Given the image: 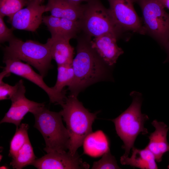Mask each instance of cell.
Segmentation results:
<instances>
[{
    "instance_id": "obj_1",
    "label": "cell",
    "mask_w": 169,
    "mask_h": 169,
    "mask_svg": "<svg viewBox=\"0 0 169 169\" xmlns=\"http://www.w3.org/2000/svg\"><path fill=\"white\" fill-rule=\"evenodd\" d=\"M91 40V37L85 34L78 38L76 55L72 64L74 77L68 87L70 95L77 96L90 85L110 79V67L92 48Z\"/></svg>"
},
{
    "instance_id": "obj_2",
    "label": "cell",
    "mask_w": 169,
    "mask_h": 169,
    "mask_svg": "<svg viewBox=\"0 0 169 169\" xmlns=\"http://www.w3.org/2000/svg\"><path fill=\"white\" fill-rule=\"evenodd\" d=\"M76 96L70 95L61 105L60 111L69 135L68 151L74 155L92 132V125L97 112H90Z\"/></svg>"
},
{
    "instance_id": "obj_3",
    "label": "cell",
    "mask_w": 169,
    "mask_h": 169,
    "mask_svg": "<svg viewBox=\"0 0 169 169\" xmlns=\"http://www.w3.org/2000/svg\"><path fill=\"white\" fill-rule=\"evenodd\" d=\"M4 49L3 59L25 61L36 68L44 77L52 67L51 42L49 38L45 44L32 40L23 41L15 37Z\"/></svg>"
},
{
    "instance_id": "obj_4",
    "label": "cell",
    "mask_w": 169,
    "mask_h": 169,
    "mask_svg": "<svg viewBox=\"0 0 169 169\" xmlns=\"http://www.w3.org/2000/svg\"><path fill=\"white\" fill-rule=\"evenodd\" d=\"M130 95L133 99L131 104L118 117L112 120L117 134L124 143L122 147L125 150L123 155L125 156H128L137 136L140 134L145 135L148 133L144 125L149 117L141 111L142 95L133 91Z\"/></svg>"
},
{
    "instance_id": "obj_5",
    "label": "cell",
    "mask_w": 169,
    "mask_h": 169,
    "mask_svg": "<svg viewBox=\"0 0 169 169\" xmlns=\"http://www.w3.org/2000/svg\"><path fill=\"white\" fill-rule=\"evenodd\" d=\"M33 115L34 127L42 134L45 142V151L63 152L68 150L69 135L60 112L51 111L44 106Z\"/></svg>"
},
{
    "instance_id": "obj_6",
    "label": "cell",
    "mask_w": 169,
    "mask_h": 169,
    "mask_svg": "<svg viewBox=\"0 0 169 169\" xmlns=\"http://www.w3.org/2000/svg\"><path fill=\"white\" fill-rule=\"evenodd\" d=\"M82 30L86 35L97 37L111 33L118 37L121 32L116 26L109 9L100 0H91L85 4L79 20Z\"/></svg>"
},
{
    "instance_id": "obj_7",
    "label": "cell",
    "mask_w": 169,
    "mask_h": 169,
    "mask_svg": "<svg viewBox=\"0 0 169 169\" xmlns=\"http://www.w3.org/2000/svg\"><path fill=\"white\" fill-rule=\"evenodd\" d=\"M137 3L142 10L146 33L164 48L169 41V13L157 0H141Z\"/></svg>"
},
{
    "instance_id": "obj_8",
    "label": "cell",
    "mask_w": 169,
    "mask_h": 169,
    "mask_svg": "<svg viewBox=\"0 0 169 169\" xmlns=\"http://www.w3.org/2000/svg\"><path fill=\"white\" fill-rule=\"evenodd\" d=\"M109 8L119 30L131 31L140 34L146 32L133 6L135 0H107Z\"/></svg>"
},
{
    "instance_id": "obj_9",
    "label": "cell",
    "mask_w": 169,
    "mask_h": 169,
    "mask_svg": "<svg viewBox=\"0 0 169 169\" xmlns=\"http://www.w3.org/2000/svg\"><path fill=\"white\" fill-rule=\"evenodd\" d=\"M5 66L3 70L8 76L10 73L24 78L42 89L48 95L51 103L61 105L67 98L66 92L59 93L55 91L52 87H49L43 80L44 77L36 73L30 65L22 61L12 59H3Z\"/></svg>"
},
{
    "instance_id": "obj_10",
    "label": "cell",
    "mask_w": 169,
    "mask_h": 169,
    "mask_svg": "<svg viewBox=\"0 0 169 169\" xmlns=\"http://www.w3.org/2000/svg\"><path fill=\"white\" fill-rule=\"evenodd\" d=\"M18 82V89L10 99L11 106L0 121V123L13 124L16 127L21 124L27 113L30 112L34 115L45 106L44 103H38L26 98L25 95L26 89L23 80L21 79Z\"/></svg>"
},
{
    "instance_id": "obj_11",
    "label": "cell",
    "mask_w": 169,
    "mask_h": 169,
    "mask_svg": "<svg viewBox=\"0 0 169 169\" xmlns=\"http://www.w3.org/2000/svg\"><path fill=\"white\" fill-rule=\"evenodd\" d=\"M43 2V0H29L26 8L8 17L7 22L14 30L35 32L43 22L42 15L46 12Z\"/></svg>"
},
{
    "instance_id": "obj_12",
    "label": "cell",
    "mask_w": 169,
    "mask_h": 169,
    "mask_svg": "<svg viewBox=\"0 0 169 169\" xmlns=\"http://www.w3.org/2000/svg\"><path fill=\"white\" fill-rule=\"evenodd\" d=\"M31 165L38 169H83L89 167V165L82 161L77 152L72 155L68 151L47 153L35 159Z\"/></svg>"
},
{
    "instance_id": "obj_13",
    "label": "cell",
    "mask_w": 169,
    "mask_h": 169,
    "mask_svg": "<svg viewBox=\"0 0 169 169\" xmlns=\"http://www.w3.org/2000/svg\"><path fill=\"white\" fill-rule=\"evenodd\" d=\"M118 37L111 33H106L94 37L91 40V47L109 66L111 67L116 62L124 51L116 43Z\"/></svg>"
},
{
    "instance_id": "obj_14",
    "label": "cell",
    "mask_w": 169,
    "mask_h": 169,
    "mask_svg": "<svg viewBox=\"0 0 169 169\" xmlns=\"http://www.w3.org/2000/svg\"><path fill=\"white\" fill-rule=\"evenodd\" d=\"M43 22L47 27L51 38H62L69 39L74 38L81 30L79 20L74 21L53 16H43Z\"/></svg>"
},
{
    "instance_id": "obj_15",
    "label": "cell",
    "mask_w": 169,
    "mask_h": 169,
    "mask_svg": "<svg viewBox=\"0 0 169 169\" xmlns=\"http://www.w3.org/2000/svg\"><path fill=\"white\" fill-rule=\"evenodd\" d=\"M84 6L69 0H48L45 11L56 17L77 21L82 16Z\"/></svg>"
},
{
    "instance_id": "obj_16",
    "label": "cell",
    "mask_w": 169,
    "mask_h": 169,
    "mask_svg": "<svg viewBox=\"0 0 169 169\" xmlns=\"http://www.w3.org/2000/svg\"><path fill=\"white\" fill-rule=\"evenodd\" d=\"M151 123L155 130L149 136V141L146 147L153 154L156 161L159 162L162 161L163 155L168 151L169 145L167 134L169 128L164 122L156 120Z\"/></svg>"
},
{
    "instance_id": "obj_17",
    "label": "cell",
    "mask_w": 169,
    "mask_h": 169,
    "mask_svg": "<svg viewBox=\"0 0 169 169\" xmlns=\"http://www.w3.org/2000/svg\"><path fill=\"white\" fill-rule=\"evenodd\" d=\"M132 150V155L130 157L124 155L121 157L120 161L122 165L142 169L158 168L154 155L146 147L140 149L133 147Z\"/></svg>"
},
{
    "instance_id": "obj_18",
    "label": "cell",
    "mask_w": 169,
    "mask_h": 169,
    "mask_svg": "<svg viewBox=\"0 0 169 169\" xmlns=\"http://www.w3.org/2000/svg\"><path fill=\"white\" fill-rule=\"evenodd\" d=\"M49 38L51 42V57L57 65L72 64L74 49L70 44V39L62 38Z\"/></svg>"
},
{
    "instance_id": "obj_19",
    "label": "cell",
    "mask_w": 169,
    "mask_h": 169,
    "mask_svg": "<svg viewBox=\"0 0 169 169\" xmlns=\"http://www.w3.org/2000/svg\"><path fill=\"white\" fill-rule=\"evenodd\" d=\"M36 157L29 139L12 158L10 165L13 169H21L28 165H31Z\"/></svg>"
},
{
    "instance_id": "obj_20",
    "label": "cell",
    "mask_w": 169,
    "mask_h": 169,
    "mask_svg": "<svg viewBox=\"0 0 169 169\" xmlns=\"http://www.w3.org/2000/svg\"><path fill=\"white\" fill-rule=\"evenodd\" d=\"M58 74L56 83L52 87L56 92L62 93L66 92L64 88L69 86L74 77V71L72 64L58 66Z\"/></svg>"
},
{
    "instance_id": "obj_21",
    "label": "cell",
    "mask_w": 169,
    "mask_h": 169,
    "mask_svg": "<svg viewBox=\"0 0 169 169\" xmlns=\"http://www.w3.org/2000/svg\"><path fill=\"white\" fill-rule=\"evenodd\" d=\"M28 125L26 123L21 124L16 127L15 133L10 142L8 156L12 158L29 140L28 132Z\"/></svg>"
},
{
    "instance_id": "obj_22",
    "label": "cell",
    "mask_w": 169,
    "mask_h": 169,
    "mask_svg": "<svg viewBox=\"0 0 169 169\" xmlns=\"http://www.w3.org/2000/svg\"><path fill=\"white\" fill-rule=\"evenodd\" d=\"M29 0H0V15L11 17L27 6Z\"/></svg>"
},
{
    "instance_id": "obj_23",
    "label": "cell",
    "mask_w": 169,
    "mask_h": 169,
    "mask_svg": "<svg viewBox=\"0 0 169 169\" xmlns=\"http://www.w3.org/2000/svg\"><path fill=\"white\" fill-rule=\"evenodd\" d=\"M114 156L112 155L110 149L104 153L102 158L94 162L92 169H120Z\"/></svg>"
},
{
    "instance_id": "obj_24",
    "label": "cell",
    "mask_w": 169,
    "mask_h": 169,
    "mask_svg": "<svg viewBox=\"0 0 169 169\" xmlns=\"http://www.w3.org/2000/svg\"><path fill=\"white\" fill-rule=\"evenodd\" d=\"M4 77L0 75V100L10 99L17 91L19 86L17 82L14 86L11 85L3 82Z\"/></svg>"
},
{
    "instance_id": "obj_25",
    "label": "cell",
    "mask_w": 169,
    "mask_h": 169,
    "mask_svg": "<svg viewBox=\"0 0 169 169\" xmlns=\"http://www.w3.org/2000/svg\"><path fill=\"white\" fill-rule=\"evenodd\" d=\"M3 18L0 15V42L3 43L6 42H9L14 38L13 33V29L8 28L6 25L3 20Z\"/></svg>"
},
{
    "instance_id": "obj_26",
    "label": "cell",
    "mask_w": 169,
    "mask_h": 169,
    "mask_svg": "<svg viewBox=\"0 0 169 169\" xmlns=\"http://www.w3.org/2000/svg\"><path fill=\"white\" fill-rule=\"evenodd\" d=\"M165 8L169 9V0H157Z\"/></svg>"
},
{
    "instance_id": "obj_27",
    "label": "cell",
    "mask_w": 169,
    "mask_h": 169,
    "mask_svg": "<svg viewBox=\"0 0 169 169\" xmlns=\"http://www.w3.org/2000/svg\"><path fill=\"white\" fill-rule=\"evenodd\" d=\"M69 1L77 3H81L83 2H88L91 0H69Z\"/></svg>"
},
{
    "instance_id": "obj_28",
    "label": "cell",
    "mask_w": 169,
    "mask_h": 169,
    "mask_svg": "<svg viewBox=\"0 0 169 169\" xmlns=\"http://www.w3.org/2000/svg\"><path fill=\"white\" fill-rule=\"evenodd\" d=\"M166 50L168 54V60H169V41L164 48Z\"/></svg>"
},
{
    "instance_id": "obj_29",
    "label": "cell",
    "mask_w": 169,
    "mask_h": 169,
    "mask_svg": "<svg viewBox=\"0 0 169 169\" xmlns=\"http://www.w3.org/2000/svg\"><path fill=\"white\" fill-rule=\"evenodd\" d=\"M7 168V167L4 166L0 167V169H6Z\"/></svg>"
},
{
    "instance_id": "obj_30",
    "label": "cell",
    "mask_w": 169,
    "mask_h": 169,
    "mask_svg": "<svg viewBox=\"0 0 169 169\" xmlns=\"http://www.w3.org/2000/svg\"><path fill=\"white\" fill-rule=\"evenodd\" d=\"M141 0H135V2H136L137 3L139 1Z\"/></svg>"
},
{
    "instance_id": "obj_31",
    "label": "cell",
    "mask_w": 169,
    "mask_h": 169,
    "mask_svg": "<svg viewBox=\"0 0 169 169\" xmlns=\"http://www.w3.org/2000/svg\"><path fill=\"white\" fill-rule=\"evenodd\" d=\"M168 169H169V165L168 166Z\"/></svg>"
},
{
    "instance_id": "obj_32",
    "label": "cell",
    "mask_w": 169,
    "mask_h": 169,
    "mask_svg": "<svg viewBox=\"0 0 169 169\" xmlns=\"http://www.w3.org/2000/svg\"><path fill=\"white\" fill-rule=\"evenodd\" d=\"M168 151H169V148H168Z\"/></svg>"
}]
</instances>
